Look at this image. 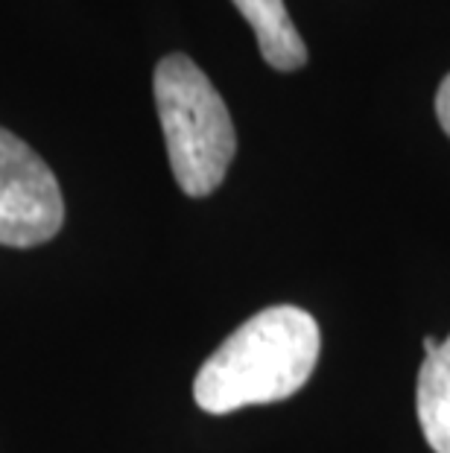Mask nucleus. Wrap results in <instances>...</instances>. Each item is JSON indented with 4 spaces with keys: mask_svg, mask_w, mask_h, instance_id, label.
Returning a JSON list of instances; mask_svg holds the SVG:
<instances>
[{
    "mask_svg": "<svg viewBox=\"0 0 450 453\" xmlns=\"http://www.w3.org/2000/svg\"><path fill=\"white\" fill-rule=\"evenodd\" d=\"M319 325L299 307H266L208 357L194 398L210 416L284 401L299 392L319 360Z\"/></svg>",
    "mask_w": 450,
    "mask_h": 453,
    "instance_id": "obj_1",
    "label": "nucleus"
},
{
    "mask_svg": "<svg viewBox=\"0 0 450 453\" xmlns=\"http://www.w3.org/2000/svg\"><path fill=\"white\" fill-rule=\"evenodd\" d=\"M152 91L179 188L187 196L214 194L237 152V132L223 97L181 53L158 62Z\"/></svg>",
    "mask_w": 450,
    "mask_h": 453,
    "instance_id": "obj_2",
    "label": "nucleus"
},
{
    "mask_svg": "<svg viewBox=\"0 0 450 453\" xmlns=\"http://www.w3.org/2000/svg\"><path fill=\"white\" fill-rule=\"evenodd\" d=\"M62 223L65 199L53 170L18 134L0 129V246L47 243Z\"/></svg>",
    "mask_w": 450,
    "mask_h": 453,
    "instance_id": "obj_3",
    "label": "nucleus"
},
{
    "mask_svg": "<svg viewBox=\"0 0 450 453\" xmlns=\"http://www.w3.org/2000/svg\"><path fill=\"white\" fill-rule=\"evenodd\" d=\"M232 4L252 24L266 65H272L275 71H299L308 62V47L295 30L284 0H232Z\"/></svg>",
    "mask_w": 450,
    "mask_h": 453,
    "instance_id": "obj_4",
    "label": "nucleus"
},
{
    "mask_svg": "<svg viewBox=\"0 0 450 453\" xmlns=\"http://www.w3.org/2000/svg\"><path fill=\"white\" fill-rule=\"evenodd\" d=\"M416 410L427 445L436 453H450V336L436 354L424 357L418 372Z\"/></svg>",
    "mask_w": 450,
    "mask_h": 453,
    "instance_id": "obj_5",
    "label": "nucleus"
},
{
    "mask_svg": "<svg viewBox=\"0 0 450 453\" xmlns=\"http://www.w3.org/2000/svg\"><path fill=\"white\" fill-rule=\"evenodd\" d=\"M436 114H439V123H442V129L450 134V73L445 76V82L439 85V94H436Z\"/></svg>",
    "mask_w": 450,
    "mask_h": 453,
    "instance_id": "obj_6",
    "label": "nucleus"
},
{
    "mask_svg": "<svg viewBox=\"0 0 450 453\" xmlns=\"http://www.w3.org/2000/svg\"><path fill=\"white\" fill-rule=\"evenodd\" d=\"M439 345H442V342H436L433 336H424V354H427V357H430V354H436V351H439Z\"/></svg>",
    "mask_w": 450,
    "mask_h": 453,
    "instance_id": "obj_7",
    "label": "nucleus"
}]
</instances>
